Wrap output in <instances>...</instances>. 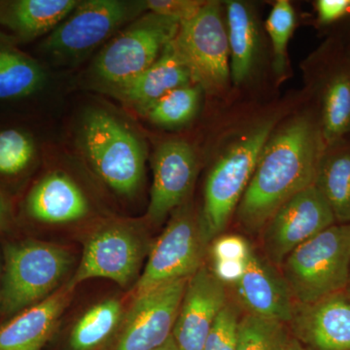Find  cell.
<instances>
[{
    "label": "cell",
    "instance_id": "obj_1",
    "mask_svg": "<svg viewBox=\"0 0 350 350\" xmlns=\"http://www.w3.org/2000/svg\"><path fill=\"white\" fill-rule=\"evenodd\" d=\"M326 149L319 119L301 114L275 129L262 147L238 206L239 223L262 229L295 195L314 184Z\"/></svg>",
    "mask_w": 350,
    "mask_h": 350
},
{
    "label": "cell",
    "instance_id": "obj_2",
    "mask_svg": "<svg viewBox=\"0 0 350 350\" xmlns=\"http://www.w3.org/2000/svg\"><path fill=\"white\" fill-rule=\"evenodd\" d=\"M283 280L299 305L342 291L350 282V224H334L292 251Z\"/></svg>",
    "mask_w": 350,
    "mask_h": 350
},
{
    "label": "cell",
    "instance_id": "obj_3",
    "mask_svg": "<svg viewBox=\"0 0 350 350\" xmlns=\"http://www.w3.org/2000/svg\"><path fill=\"white\" fill-rule=\"evenodd\" d=\"M275 120H265L232 142L214 163L204 186L200 224L207 243L223 232L247 188L260 153L275 130Z\"/></svg>",
    "mask_w": 350,
    "mask_h": 350
},
{
    "label": "cell",
    "instance_id": "obj_4",
    "mask_svg": "<svg viewBox=\"0 0 350 350\" xmlns=\"http://www.w3.org/2000/svg\"><path fill=\"white\" fill-rule=\"evenodd\" d=\"M80 144L92 167L112 190L133 196L144 176V144L135 133L105 110L87 112Z\"/></svg>",
    "mask_w": 350,
    "mask_h": 350
},
{
    "label": "cell",
    "instance_id": "obj_5",
    "mask_svg": "<svg viewBox=\"0 0 350 350\" xmlns=\"http://www.w3.org/2000/svg\"><path fill=\"white\" fill-rule=\"evenodd\" d=\"M180 25L174 18L144 14L100 51L93 64L94 77L109 90L144 72L174 40Z\"/></svg>",
    "mask_w": 350,
    "mask_h": 350
},
{
    "label": "cell",
    "instance_id": "obj_6",
    "mask_svg": "<svg viewBox=\"0 0 350 350\" xmlns=\"http://www.w3.org/2000/svg\"><path fill=\"white\" fill-rule=\"evenodd\" d=\"M70 264V253L56 244L27 241L7 245L2 312L12 314L47 298Z\"/></svg>",
    "mask_w": 350,
    "mask_h": 350
},
{
    "label": "cell",
    "instance_id": "obj_7",
    "mask_svg": "<svg viewBox=\"0 0 350 350\" xmlns=\"http://www.w3.org/2000/svg\"><path fill=\"white\" fill-rule=\"evenodd\" d=\"M174 45L195 85L211 94L225 91L231 79V66L220 3L204 2L192 19L181 23Z\"/></svg>",
    "mask_w": 350,
    "mask_h": 350
},
{
    "label": "cell",
    "instance_id": "obj_8",
    "mask_svg": "<svg viewBox=\"0 0 350 350\" xmlns=\"http://www.w3.org/2000/svg\"><path fill=\"white\" fill-rule=\"evenodd\" d=\"M144 11L145 1H79L44 41L43 51L57 61H78Z\"/></svg>",
    "mask_w": 350,
    "mask_h": 350
},
{
    "label": "cell",
    "instance_id": "obj_9",
    "mask_svg": "<svg viewBox=\"0 0 350 350\" xmlns=\"http://www.w3.org/2000/svg\"><path fill=\"white\" fill-rule=\"evenodd\" d=\"M208 244L200 215L192 204L185 202L174 211L154 244L144 273L133 288V298L165 283L191 278L202 268Z\"/></svg>",
    "mask_w": 350,
    "mask_h": 350
},
{
    "label": "cell",
    "instance_id": "obj_10",
    "mask_svg": "<svg viewBox=\"0 0 350 350\" xmlns=\"http://www.w3.org/2000/svg\"><path fill=\"white\" fill-rule=\"evenodd\" d=\"M189 278L135 297L111 350H153L165 344L172 336Z\"/></svg>",
    "mask_w": 350,
    "mask_h": 350
},
{
    "label": "cell",
    "instance_id": "obj_11",
    "mask_svg": "<svg viewBox=\"0 0 350 350\" xmlns=\"http://www.w3.org/2000/svg\"><path fill=\"white\" fill-rule=\"evenodd\" d=\"M337 224L330 206L314 185L295 195L265 226L262 246L273 264L282 266L301 244Z\"/></svg>",
    "mask_w": 350,
    "mask_h": 350
},
{
    "label": "cell",
    "instance_id": "obj_12",
    "mask_svg": "<svg viewBox=\"0 0 350 350\" xmlns=\"http://www.w3.org/2000/svg\"><path fill=\"white\" fill-rule=\"evenodd\" d=\"M144 256V243L137 232L122 224L107 226L88 239L69 283L76 288L91 278H107L126 287L137 278Z\"/></svg>",
    "mask_w": 350,
    "mask_h": 350
},
{
    "label": "cell",
    "instance_id": "obj_13",
    "mask_svg": "<svg viewBox=\"0 0 350 350\" xmlns=\"http://www.w3.org/2000/svg\"><path fill=\"white\" fill-rule=\"evenodd\" d=\"M226 300V285L211 269L202 266L189 278L172 331L179 350L204 349Z\"/></svg>",
    "mask_w": 350,
    "mask_h": 350
},
{
    "label": "cell",
    "instance_id": "obj_14",
    "mask_svg": "<svg viewBox=\"0 0 350 350\" xmlns=\"http://www.w3.org/2000/svg\"><path fill=\"white\" fill-rule=\"evenodd\" d=\"M197 174L194 149L183 140H169L158 147L153 158V184L147 216L160 223L187 202Z\"/></svg>",
    "mask_w": 350,
    "mask_h": 350
},
{
    "label": "cell",
    "instance_id": "obj_15",
    "mask_svg": "<svg viewBox=\"0 0 350 350\" xmlns=\"http://www.w3.org/2000/svg\"><path fill=\"white\" fill-rule=\"evenodd\" d=\"M295 331L314 350H350V286L308 305L295 306Z\"/></svg>",
    "mask_w": 350,
    "mask_h": 350
},
{
    "label": "cell",
    "instance_id": "obj_16",
    "mask_svg": "<svg viewBox=\"0 0 350 350\" xmlns=\"http://www.w3.org/2000/svg\"><path fill=\"white\" fill-rule=\"evenodd\" d=\"M234 287L250 314L282 323L293 319V297L286 282L254 252L251 253L245 273Z\"/></svg>",
    "mask_w": 350,
    "mask_h": 350
},
{
    "label": "cell",
    "instance_id": "obj_17",
    "mask_svg": "<svg viewBox=\"0 0 350 350\" xmlns=\"http://www.w3.org/2000/svg\"><path fill=\"white\" fill-rule=\"evenodd\" d=\"M75 288L66 283L0 326V350H41L49 340Z\"/></svg>",
    "mask_w": 350,
    "mask_h": 350
},
{
    "label": "cell",
    "instance_id": "obj_18",
    "mask_svg": "<svg viewBox=\"0 0 350 350\" xmlns=\"http://www.w3.org/2000/svg\"><path fill=\"white\" fill-rule=\"evenodd\" d=\"M192 83L190 71L175 50L174 41L163 50L160 57L128 81L109 89L110 93L142 113L176 88Z\"/></svg>",
    "mask_w": 350,
    "mask_h": 350
},
{
    "label": "cell",
    "instance_id": "obj_19",
    "mask_svg": "<svg viewBox=\"0 0 350 350\" xmlns=\"http://www.w3.org/2000/svg\"><path fill=\"white\" fill-rule=\"evenodd\" d=\"M27 211L40 222L66 224L84 218L89 213V202L70 177L56 172L34 186L27 197Z\"/></svg>",
    "mask_w": 350,
    "mask_h": 350
},
{
    "label": "cell",
    "instance_id": "obj_20",
    "mask_svg": "<svg viewBox=\"0 0 350 350\" xmlns=\"http://www.w3.org/2000/svg\"><path fill=\"white\" fill-rule=\"evenodd\" d=\"M231 79L241 86L252 77L261 52V36L254 11L243 1L226 2Z\"/></svg>",
    "mask_w": 350,
    "mask_h": 350
},
{
    "label": "cell",
    "instance_id": "obj_21",
    "mask_svg": "<svg viewBox=\"0 0 350 350\" xmlns=\"http://www.w3.org/2000/svg\"><path fill=\"white\" fill-rule=\"evenodd\" d=\"M78 3L76 0L0 1V25L20 40H33L54 31Z\"/></svg>",
    "mask_w": 350,
    "mask_h": 350
},
{
    "label": "cell",
    "instance_id": "obj_22",
    "mask_svg": "<svg viewBox=\"0 0 350 350\" xmlns=\"http://www.w3.org/2000/svg\"><path fill=\"white\" fill-rule=\"evenodd\" d=\"M313 185L330 206L337 224H350V142L327 146Z\"/></svg>",
    "mask_w": 350,
    "mask_h": 350
},
{
    "label": "cell",
    "instance_id": "obj_23",
    "mask_svg": "<svg viewBox=\"0 0 350 350\" xmlns=\"http://www.w3.org/2000/svg\"><path fill=\"white\" fill-rule=\"evenodd\" d=\"M326 147L337 144L350 133V64L347 63L324 78L319 117Z\"/></svg>",
    "mask_w": 350,
    "mask_h": 350
},
{
    "label": "cell",
    "instance_id": "obj_24",
    "mask_svg": "<svg viewBox=\"0 0 350 350\" xmlns=\"http://www.w3.org/2000/svg\"><path fill=\"white\" fill-rule=\"evenodd\" d=\"M123 306L117 299H108L94 306L71 331L69 345L72 350H94L111 337L121 326Z\"/></svg>",
    "mask_w": 350,
    "mask_h": 350
},
{
    "label": "cell",
    "instance_id": "obj_25",
    "mask_svg": "<svg viewBox=\"0 0 350 350\" xmlns=\"http://www.w3.org/2000/svg\"><path fill=\"white\" fill-rule=\"evenodd\" d=\"M44 82L45 72L31 57L0 47V100L25 98L38 91Z\"/></svg>",
    "mask_w": 350,
    "mask_h": 350
},
{
    "label": "cell",
    "instance_id": "obj_26",
    "mask_svg": "<svg viewBox=\"0 0 350 350\" xmlns=\"http://www.w3.org/2000/svg\"><path fill=\"white\" fill-rule=\"evenodd\" d=\"M202 91L192 84L176 88L146 108L142 114L157 126L176 128L186 125L199 110Z\"/></svg>",
    "mask_w": 350,
    "mask_h": 350
},
{
    "label": "cell",
    "instance_id": "obj_27",
    "mask_svg": "<svg viewBox=\"0 0 350 350\" xmlns=\"http://www.w3.org/2000/svg\"><path fill=\"white\" fill-rule=\"evenodd\" d=\"M288 342L282 322L252 314L239 320L237 350H286Z\"/></svg>",
    "mask_w": 350,
    "mask_h": 350
},
{
    "label": "cell",
    "instance_id": "obj_28",
    "mask_svg": "<svg viewBox=\"0 0 350 350\" xmlns=\"http://www.w3.org/2000/svg\"><path fill=\"white\" fill-rule=\"evenodd\" d=\"M296 27V13L288 0H278L269 13L266 29L273 51V68L282 75L286 66L287 47Z\"/></svg>",
    "mask_w": 350,
    "mask_h": 350
},
{
    "label": "cell",
    "instance_id": "obj_29",
    "mask_svg": "<svg viewBox=\"0 0 350 350\" xmlns=\"http://www.w3.org/2000/svg\"><path fill=\"white\" fill-rule=\"evenodd\" d=\"M36 154V145L25 131H0V174L14 175L27 169Z\"/></svg>",
    "mask_w": 350,
    "mask_h": 350
},
{
    "label": "cell",
    "instance_id": "obj_30",
    "mask_svg": "<svg viewBox=\"0 0 350 350\" xmlns=\"http://www.w3.org/2000/svg\"><path fill=\"white\" fill-rule=\"evenodd\" d=\"M239 314L232 305H226L219 313L202 350H237Z\"/></svg>",
    "mask_w": 350,
    "mask_h": 350
},
{
    "label": "cell",
    "instance_id": "obj_31",
    "mask_svg": "<svg viewBox=\"0 0 350 350\" xmlns=\"http://www.w3.org/2000/svg\"><path fill=\"white\" fill-rule=\"evenodd\" d=\"M252 252L246 239L238 234L217 237L211 241L213 262H246Z\"/></svg>",
    "mask_w": 350,
    "mask_h": 350
},
{
    "label": "cell",
    "instance_id": "obj_32",
    "mask_svg": "<svg viewBox=\"0 0 350 350\" xmlns=\"http://www.w3.org/2000/svg\"><path fill=\"white\" fill-rule=\"evenodd\" d=\"M204 1L197 0H148L145 1L148 12L160 14L174 18L183 23L192 19L204 5Z\"/></svg>",
    "mask_w": 350,
    "mask_h": 350
},
{
    "label": "cell",
    "instance_id": "obj_33",
    "mask_svg": "<svg viewBox=\"0 0 350 350\" xmlns=\"http://www.w3.org/2000/svg\"><path fill=\"white\" fill-rule=\"evenodd\" d=\"M314 6L321 27L335 24L350 15V0H317Z\"/></svg>",
    "mask_w": 350,
    "mask_h": 350
},
{
    "label": "cell",
    "instance_id": "obj_34",
    "mask_svg": "<svg viewBox=\"0 0 350 350\" xmlns=\"http://www.w3.org/2000/svg\"><path fill=\"white\" fill-rule=\"evenodd\" d=\"M9 223V211L3 198L0 195V230L4 229Z\"/></svg>",
    "mask_w": 350,
    "mask_h": 350
},
{
    "label": "cell",
    "instance_id": "obj_35",
    "mask_svg": "<svg viewBox=\"0 0 350 350\" xmlns=\"http://www.w3.org/2000/svg\"><path fill=\"white\" fill-rule=\"evenodd\" d=\"M153 350H179L178 347H177L176 344H175V340L174 337H170L165 344L160 345V347H157V349Z\"/></svg>",
    "mask_w": 350,
    "mask_h": 350
},
{
    "label": "cell",
    "instance_id": "obj_36",
    "mask_svg": "<svg viewBox=\"0 0 350 350\" xmlns=\"http://www.w3.org/2000/svg\"><path fill=\"white\" fill-rule=\"evenodd\" d=\"M286 350H304V349L299 340H289V342H288Z\"/></svg>",
    "mask_w": 350,
    "mask_h": 350
},
{
    "label": "cell",
    "instance_id": "obj_37",
    "mask_svg": "<svg viewBox=\"0 0 350 350\" xmlns=\"http://www.w3.org/2000/svg\"><path fill=\"white\" fill-rule=\"evenodd\" d=\"M347 61H349V63L350 64V52H349V56H347Z\"/></svg>",
    "mask_w": 350,
    "mask_h": 350
},
{
    "label": "cell",
    "instance_id": "obj_38",
    "mask_svg": "<svg viewBox=\"0 0 350 350\" xmlns=\"http://www.w3.org/2000/svg\"><path fill=\"white\" fill-rule=\"evenodd\" d=\"M349 286H350V282H349Z\"/></svg>",
    "mask_w": 350,
    "mask_h": 350
}]
</instances>
